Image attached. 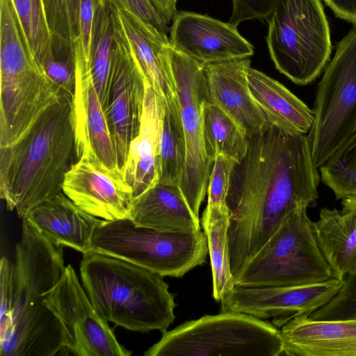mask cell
<instances>
[{"instance_id":"obj_1","label":"cell","mask_w":356,"mask_h":356,"mask_svg":"<svg viewBox=\"0 0 356 356\" xmlns=\"http://www.w3.org/2000/svg\"><path fill=\"white\" fill-rule=\"evenodd\" d=\"M317 168L307 134H288L270 124L249 138L247 153L232 171L227 200L234 276L293 209L316 203Z\"/></svg>"},{"instance_id":"obj_2","label":"cell","mask_w":356,"mask_h":356,"mask_svg":"<svg viewBox=\"0 0 356 356\" xmlns=\"http://www.w3.org/2000/svg\"><path fill=\"white\" fill-rule=\"evenodd\" d=\"M74 157L72 99L63 96L16 142L0 147V196L8 210L24 218L62 193Z\"/></svg>"},{"instance_id":"obj_3","label":"cell","mask_w":356,"mask_h":356,"mask_svg":"<svg viewBox=\"0 0 356 356\" xmlns=\"http://www.w3.org/2000/svg\"><path fill=\"white\" fill-rule=\"evenodd\" d=\"M63 248L22 218L15 250L13 309L8 327L0 333L1 356H55L66 350L63 328L43 300L65 270Z\"/></svg>"},{"instance_id":"obj_4","label":"cell","mask_w":356,"mask_h":356,"mask_svg":"<svg viewBox=\"0 0 356 356\" xmlns=\"http://www.w3.org/2000/svg\"><path fill=\"white\" fill-rule=\"evenodd\" d=\"M82 285L108 322L140 332H161L175 319L174 296L161 275L126 260L88 251L80 264Z\"/></svg>"},{"instance_id":"obj_5","label":"cell","mask_w":356,"mask_h":356,"mask_svg":"<svg viewBox=\"0 0 356 356\" xmlns=\"http://www.w3.org/2000/svg\"><path fill=\"white\" fill-rule=\"evenodd\" d=\"M0 147L65 96L33 55L12 0H0Z\"/></svg>"},{"instance_id":"obj_6","label":"cell","mask_w":356,"mask_h":356,"mask_svg":"<svg viewBox=\"0 0 356 356\" xmlns=\"http://www.w3.org/2000/svg\"><path fill=\"white\" fill-rule=\"evenodd\" d=\"M280 331L252 315L222 312L162 332L145 356H279Z\"/></svg>"},{"instance_id":"obj_7","label":"cell","mask_w":356,"mask_h":356,"mask_svg":"<svg viewBox=\"0 0 356 356\" xmlns=\"http://www.w3.org/2000/svg\"><path fill=\"white\" fill-rule=\"evenodd\" d=\"M234 277L241 286L296 285L334 277L317 244L307 207L293 209Z\"/></svg>"},{"instance_id":"obj_8","label":"cell","mask_w":356,"mask_h":356,"mask_svg":"<svg viewBox=\"0 0 356 356\" xmlns=\"http://www.w3.org/2000/svg\"><path fill=\"white\" fill-rule=\"evenodd\" d=\"M267 21L266 40L275 68L298 85L314 81L332 49L321 1L280 0Z\"/></svg>"},{"instance_id":"obj_9","label":"cell","mask_w":356,"mask_h":356,"mask_svg":"<svg viewBox=\"0 0 356 356\" xmlns=\"http://www.w3.org/2000/svg\"><path fill=\"white\" fill-rule=\"evenodd\" d=\"M90 251L120 258L163 277H181L204 263L207 236L159 232L136 226L130 219L104 220L95 230Z\"/></svg>"},{"instance_id":"obj_10","label":"cell","mask_w":356,"mask_h":356,"mask_svg":"<svg viewBox=\"0 0 356 356\" xmlns=\"http://www.w3.org/2000/svg\"><path fill=\"white\" fill-rule=\"evenodd\" d=\"M312 110L307 136L319 168L356 131V26L337 43L318 84Z\"/></svg>"},{"instance_id":"obj_11","label":"cell","mask_w":356,"mask_h":356,"mask_svg":"<svg viewBox=\"0 0 356 356\" xmlns=\"http://www.w3.org/2000/svg\"><path fill=\"white\" fill-rule=\"evenodd\" d=\"M163 53L174 81L186 140V161L179 187L199 217L214 163L206 152L203 137L202 104L207 100L204 65L174 49L169 43Z\"/></svg>"},{"instance_id":"obj_12","label":"cell","mask_w":356,"mask_h":356,"mask_svg":"<svg viewBox=\"0 0 356 356\" xmlns=\"http://www.w3.org/2000/svg\"><path fill=\"white\" fill-rule=\"evenodd\" d=\"M44 302L60 323L65 348L77 356H129L113 331L92 305L71 264L56 284L44 296Z\"/></svg>"},{"instance_id":"obj_13","label":"cell","mask_w":356,"mask_h":356,"mask_svg":"<svg viewBox=\"0 0 356 356\" xmlns=\"http://www.w3.org/2000/svg\"><path fill=\"white\" fill-rule=\"evenodd\" d=\"M113 16V58L104 111L116 149L119 167L122 171L131 142L140 129L146 84L114 11Z\"/></svg>"},{"instance_id":"obj_14","label":"cell","mask_w":356,"mask_h":356,"mask_svg":"<svg viewBox=\"0 0 356 356\" xmlns=\"http://www.w3.org/2000/svg\"><path fill=\"white\" fill-rule=\"evenodd\" d=\"M343 280L309 284L241 286L235 285L220 300L221 312L245 313L261 319L272 318L282 327L291 320L306 316L329 302L339 291Z\"/></svg>"},{"instance_id":"obj_15","label":"cell","mask_w":356,"mask_h":356,"mask_svg":"<svg viewBox=\"0 0 356 356\" xmlns=\"http://www.w3.org/2000/svg\"><path fill=\"white\" fill-rule=\"evenodd\" d=\"M63 192L97 218L109 221L131 218L134 194L123 172L111 170L95 160H76L65 175Z\"/></svg>"},{"instance_id":"obj_16","label":"cell","mask_w":356,"mask_h":356,"mask_svg":"<svg viewBox=\"0 0 356 356\" xmlns=\"http://www.w3.org/2000/svg\"><path fill=\"white\" fill-rule=\"evenodd\" d=\"M170 45L202 65L249 58L254 47L237 27L207 15L178 12L170 27Z\"/></svg>"},{"instance_id":"obj_17","label":"cell","mask_w":356,"mask_h":356,"mask_svg":"<svg viewBox=\"0 0 356 356\" xmlns=\"http://www.w3.org/2000/svg\"><path fill=\"white\" fill-rule=\"evenodd\" d=\"M75 74L72 118L76 159L95 160L111 170L122 172L91 69L76 68Z\"/></svg>"},{"instance_id":"obj_18","label":"cell","mask_w":356,"mask_h":356,"mask_svg":"<svg viewBox=\"0 0 356 356\" xmlns=\"http://www.w3.org/2000/svg\"><path fill=\"white\" fill-rule=\"evenodd\" d=\"M250 63L243 58L204 65L207 101L233 118L248 138L270 125L250 90Z\"/></svg>"},{"instance_id":"obj_19","label":"cell","mask_w":356,"mask_h":356,"mask_svg":"<svg viewBox=\"0 0 356 356\" xmlns=\"http://www.w3.org/2000/svg\"><path fill=\"white\" fill-rule=\"evenodd\" d=\"M288 356H356V319L295 318L281 327Z\"/></svg>"},{"instance_id":"obj_20","label":"cell","mask_w":356,"mask_h":356,"mask_svg":"<svg viewBox=\"0 0 356 356\" xmlns=\"http://www.w3.org/2000/svg\"><path fill=\"white\" fill-rule=\"evenodd\" d=\"M140 127L132 140L122 169L134 197L159 181L163 101L146 83Z\"/></svg>"},{"instance_id":"obj_21","label":"cell","mask_w":356,"mask_h":356,"mask_svg":"<svg viewBox=\"0 0 356 356\" xmlns=\"http://www.w3.org/2000/svg\"><path fill=\"white\" fill-rule=\"evenodd\" d=\"M25 218L54 244L83 254L90 251L93 233L104 220L81 209L63 192L35 207Z\"/></svg>"},{"instance_id":"obj_22","label":"cell","mask_w":356,"mask_h":356,"mask_svg":"<svg viewBox=\"0 0 356 356\" xmlns=\"http://www.w3.org/2000/svg\"><path fill=\"white\" fill-rule=\"evenodd\" d=\"M112 7L145 83L164 102L176 97L174 81L163 53L165 45L169 43L168 35L129 11Z\"/></svg>"},{"instance_id":"obj_23","label":"cell","mask_w":356,"mask_h":356,"mask_svg":"<svg viewBox=\"0 0 356 356\" xmlns=\"http://www.w3.org/2000/svg\"><path fill=\"white\" fill-rule=\"evenodd\" d=\"M130 220L136 226L159 232L194 233L200 230V220L178 185L158 182L134 197Z\"/></svg>"},{"instance_id":"obj_24","label":"cell","mask_w":356,"mask_h":356,"mask_svg":"<svg viewBox=\"0 0 356 356\" xmlns=\"http://www.w3.org/2000/svg\"><path fill=\"white\" fill-rule=\"evenodd\" d=\"M342 208H322L312 222L317 244L334 277L343 280L356 270V196L341 200Z\"/></svg>"},{"instance_id":"obj_25","label":"cell","mask_w":356,"mask_h":356,"mask_svg":"<svg viewBox=\"0 0 356 356\" xmlns=\"http://www.w3.org/2000/svg\"><path fill=\"white\" fill-rule=\"evenodd\" d=\"M248 83L269 124L288 134L309 133L314 122L313 110L284 85L251 67Z\"/></svg>"},{"instance_id":"obj_26","label":"cell","mask_w":356,"mask_h":356,"mask_svg":"<svg viewBox=\"0 0 356 356\" xmlns=\"http://www.w3.org/2000/svg\"><path fill=\"white\" fill-rule=\"evenodd\" d=\"M200 223L208 243L213 277L212 295L216 301H220L235 286L229 259L228 205L207 204Z\"/></svg>"},{"instance_id":"obj_27","label":"cell","mask_w":356,"mask_h":356,"mask_svg":"<svg viewBox=\"0 0 356 356\" xmlns=\"http://www.w3.org/2000/svg\"><path fill=\"white\" fill-rule=\"evenodd\" d=\"M203 137L206 152L214 162L225 155L236 163L245 157L249 138L239 124L224 111L205 99L202 104Z\"/></svg>"},{"instance_id":"obj_28","label":"cell","mask_w":356,"mask_h":356,"mask_svg":"<svg viewBox=\"0 0 356 356\" xmlns=\"http://www.w3.org/2000/svg\"><path fill=\"white\" fill-rule=\"evenodd\" d=\"M186 154L185 136L176 97L163 101L158 182L179 186Z\"/></svg>"},{"instance_id":"obj_29","label":"cell","mask_w":356,"mask_h":356,"mask_svg":"<svg viewBox=\"0 0 356 356\" xmlns=\"http://www.w3.org/2000/svg\"><path fill=\"white\" fill-rule=\"evenodd\" d=\"M114 35L115 23L112 6L108 0H99L93 23L91 72L104 110L108 99Z\"/></svg>"},{"instance_id":"obj_30","label":"cell","mask_w":356,"mask_h":356,"mask_svg":"<svg viewBox=\"0 0 356 356\" xmlns=\"http://www.w3.org/2000/svg\"><path fill=\"white\" fill-rule=\"evenodd\" d=\"M318 168L337 200L356 196V131Z\"/></svg>"},{"instance_id":"obj_31","label":"cell","mask_w":356,"mask_h":356,"mask_svg":"<svg viewBox=\"0 0 356 356\" xmlns=\"http://www.w3.org/2000/svg\"><path fill=\"white\" fill-rule=\"evenodd\" d=\"M27 41L38 63L43 66L51 53L52 33L42 0H12Z\"/></svg>"},{"instance_id":"obj_32","label":"cell","mask_w":356,"mask_h":356,"mask_svg":"<svg viewBox=\"0 0 356 356\" xmlns=\"http://www.w3.org/2000/svg\"><path fill=\"white\" fill-rule=\"evenodd\" d=\"M43 69L63 94L73 99L76 81L75 52L73 42L52 35L51 53Z\"/></svg>"},{"instance_id":"obj_33","label":"cell","mask_w":356,"mask_h":356,"mask_svg":"<svg viewBox=\"0 0 356 356\" xmlns=\"http://www.w3.org/2000/svg\"><path fill=\"white\" fill-rule=\"evenodd\" d=\"M52 35L72 42L79 31L81 0H42Z\"/></svg>"},{"instance_id":"obj_34","label":"cell","mask_w":356,"mask_h":356,"mask_svg":"<svg viewBox=\"0 0 356 356\" xmlns=\"http://www.w3.org/2000/svg\"><path fill=\"white\" fill-rule=\"evenodd\" d=\"M309 318L316 321L356 319V270L343 278L336 296Z\"/></svg>"},{"instance_id":"obj_35","label":"cell","mask_w":356,"mask_h":356,"mask_svg":"<svg viewBox=\"0 0 356 356\" xmlns=\"http://www.w3.org/2000/svg\"><path fill=\"white\" fill-rule=\"evenodd\" d=\"M236 163L225 155L215 158L207 188V205H227L232 173Z\"/></svg>"},{"instance_id":"obj_36","label":"cell","mask_w":356,"mask_h":356,"mask_svg":"<svg viewBox=\"0 0 356 356\" xmlns=\"http://www.w3.org/2000/svg\"><path fill=\"white\" fill-rule=\"evenodd\" d=\"M16 289L15 264L3 256L0 261V333L8 327L13 309Z\"/></svg>"},{"instance_id":"obj_37","label":"cell","mask_w":356,"mask_h":356,"mask_svg":"<svg viewBox=\"0 0 356 356\" xmlns=\"http://www.w3.org/2000/svg\"><path fill=\"white\" fill-rule=\"evenodd\" d=\"M280 0H232L229 23L235 27L245 20L268 19Z\"/></svg>"},{"instance_id":"obj_38","label":"cell","mask_w":356,"mask_h":356,"mask_svg":"<svg viewBox=\"0 0 356 356\" xmlns=\"http://www.w3.org/2000/svg\"><path fill=\"white\" fill-rule=\"evenodd\" d=\"M115 8L133 13L147 24L167 35L170 27L163 19L151 0H108Z\"/></svg>"},{"instance_id":"obj_39","label":"cell","mask_w":356,"mask_h":356,"mask_svg":"<svg viewBox=\"0 0 356 356\" xmlns=\"http://www.w3.org/2000/svg\"><path fill=\"white\" fill-rule=\"evenodd\" d=\"M335 16L356 26V0H323Z\"/></svg>"},{"instance_id":"obj_40","label":"cell","mask_w":356,"mask_h":356,"mask_svg":"<svg viewBox=\"0 0 356 356\" xmlns=\"http://www.w3.org/2000/svg\"><path fill=\"white\" fill-rule=\"evenodd\" d=\"M156 9L165 21L169 25L174 17L178 13L177 9V0H151Z\"/></svg>"}]
</instances>
